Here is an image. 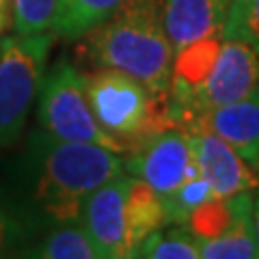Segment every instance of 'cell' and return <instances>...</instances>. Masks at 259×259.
Here are the masks:
<instances>
[{
  "label": "cell",
  "instance_id": "1",
  "mask_svg": "<svg viewBox=\"0 0 259 259\" xmlns=\"http://www.w3.org/2000/svg\"><path fill=\"white\" fill-rule=\"evenodd\" d=\"M119 173H125V160L117 151L93 143L59 141L37 127L5 166L0 188L28 246L48 227L78 221L82 199Z\"/></svg>",
  "mask_w": 259,
  "mask_h": 259
},
{
  "label": "cell",
  "instance_id": "2",
  "mask_svg": "<svg viewBox=\"0 0 259 259\" xmlns=\"http://www.w3.org/2000/svg\"><path fill=\"white\" fill-rule=\"evenodd\" d=\"M162 7L164 0H127L87 32L84 48L93 65L136 78L166 104L175 48L166 35Z\"/></svg>",
  "mask_w": 259,
  "mask_h": 259
},
{
  "label": "cell",
  "instance_id": "3",
  "mask_svg": "<svg viewBox=\"0 0 259 259\" xmlns=\"http://www.w3.org/2000/svg\"><path fill=\"white\" fill-rule=\"evenodd\" d=\"M91 110L119 153H132L166 123V104L143 82L112 67L84 76Z\"/></svg>",
  "mask_w": 259,
  "mask_h": 259
},
{
  "label": "cell",
  "instance_id": "4",
  "mask_svg": "<svg viewBox=\"0 0 259 259\" xmlns=\"http://www.w3.org/2000/svg\"><path fill=\"white\" fill-rule=\"evenodd\" d=\"M259 87V52L244 39L221 37V50L207 78L197 89L171 82L166 123L188 130L203 112L242 100Z\"/></svg>",
  "mask_w": 259,
  "mask_h": 259
},
{
  "label": "cell",
  "instance_id": "5",
  "mask_svg": "<svg viewBox=\"0 0 259 259\" xmlns=\"http://www.w3.org/2000/svg\"><path fill=\"white\" fill-rule=\"evenodd\" d=\"M54 32L11 35L0 41V149L20 141L39 97Z\"/></svg>",
  "mask_w": 259,
  "mask_h": 259
},
{
  "label": "cell",
  "instance_id": "6",
  "mask_svg": "<svg viewBox=\"0 0 259 259\" xmlns=\"http://www.w3.org/2000/svg\"><path fill=\"white\" fill-rule=\"evenodd\" d=\"M37 121L39 130L59 141L93 143L117 151L115 143L102 132L91 110L84 76L67 59H59L50 69H46L39 89Z\"/></svg>",
  "mask_w": 259,
  "mask_h": 259
},
{
  "label": "cell",
  "instance_id": "7",
  "mask_svg": "<svg viewBox=\"0 0 259 259\" xmlns=\"http://www.w3.org/2000/svg\"><path fill=\"white\" fill-rule=\"evenodd\" d=\"M123 160L125 173L147 182L160 197L180 188L188 177L199 175L190 136L175 125L162 127Z\"/></svg>",
  "mask_w": 259,
  "mask_h": 259
},
{
  "label": "cell",
  "instance_id": "8",
  "mask_svg": "<svg viewBox=\"0 0 259 259\" xmlns=\"http://www.w3.org/2000/svg\"><path fill=\"white\" fill-rule=\"evenodd\" d=\"M130 182L132 175L119 173L93 188L80 203L78 221L104 259L130 257L125 227V199Z\"/></svg>",
  "mask_w": 259,
  "mask_h": 259
},
{
  "label": "cell",
  "instance_id": "9",
  "mask_svg": "<svg viewBox=\"0 0 259 259\" xmlns=\"http://www.w3.org/2000/svg\"><path fill=\"white\" fill-rule=\"evenodd\" d=\"M199 173L212 186L214 197H231L257 188L250 164L227 141L212 132H188Z\"/></svg>",
  "mask_w": 259,
  "mask_h": 259
},
{
  "label": "cell",
  "instance_id": "10",
  "mask_svg": "<svg viewBox=\"0 0 259 259\" xmlns=\"http://www.w3.org/2000/svg\"><path fill=\"white\" fill-rule=\"evenodd\" d=\"M188 132L221 136L253 166L259 156V87L242 100L203 112Z\"/></svg>",
  "mask_w": 259,
  "mask_h": 259
},
{
  "label": "cell",
  "instance_id": "11",
  "mask_svg": "<svg viewBox=\"0 0 259 259\" xmlns=\"http://www.w3.org/2000/svg\"><path fill=\"white\" fill-rule=\"evenodd\" d=\"M231 5L233 0H164L162 20L173 48L223 37Z\"/></svg>",
  "mask_w": 259,
  "mask_h": 259
},
{
  "label": "cell",
  "instance_id": "12",
  "mask_svg": "<svg viewBox=\"0 0 259 259\" xmlns=\"http://www.w3.org/2000/svg\"><path fill=\"white\" fill-rule=\"evenodd\" d=\"M253 190L231 194L233 221L216 238L199 240L201 257L205 259H253L259 257L253 229Z\"/></svg>",
  "mask_w": 259,
  "mask_h": 259
},
{
  "label": "cell",
  "instance_id": "13",
  "mask_svg": "<svg viewBox=\"0 0 259 259\" xmlns=\"http://www.w3.org/2000/svg\"><path fill=\"white\" fill-rule=\"evenodd\" d=\"M22 257L37 259H100L95 244L80 221L59 223L30 240Z\"/></svg>",
  "mask_w": 259,
  "mask_h": 259
},
{
  "label": "cell",
  "instance_id": "14",
  "mask_svg": "<svg viewBox=\"0 0 259 259\" xmlns=\"http://www.w3.org/2000/svg\"><path fill=\"white\" fill-rule=\"evenodd\" d=\"M166 225L162 197L147 182L132 177L125 199V227H127V246L130 257H134L139 244L151 231Z\"/></svg>",
  "mask_w": 259,
  "mask_h": 259
},
{
  "label": "cell",
  "instance_id": "15",
  "mask_svg": "<svg viewBox=\"0 0 259 259\" xmlns=\"http://www.w3.org/2000/svg\"><path fill=\"white\" fill-rule=\"evenodd\" d=\"M125 3L127 0H59L54 35H61L63 39H82Z\"/></svg>",
  "mask_w": 259,
  "mask_h": 259
},
{
  "label": "cell",
  "instance_id": "16",
  "mask_svg": "<svg viewBox=\"0 0 259 259\" xmlns=\"http://www.w3.org/2000/svg\"><path fill=\"white\" fill-rule=\"evenodd\" d=\"M134 257L147 259H199V238L192 236V231L186 225L166 223L160 229L151 231L145 238Z\"/></svg>",
  "mask_w": 259,
  "mask_h": 259
},
{
  "label": "cell",
  "instance_id": "17",
  "mask_svg": "<svg viewBox=\"0 0 259 259\" xmlns=\"http://www.w3.org/2000/svg\"><path fill=\"white\" fill-rule=\"evenodd\" d=\"M221 50V37L201 39L175 50L173 59V84H182L186 89H197L207 78L209 69Z\"/></svg>",
  "mask_w": 259,
  "mask_h": 259
},
{
  "label": "cell",
  "instance_id": "18",
  "mask_svg": "<svg viewBox=\"0 0 259 259\" xmlns=\"http://www.w3.org/2000/svg\"><path fill=\"white\" fill-rule=\"evenodd\" d=\"M59 0H11V22L15 35L54 32Z\"/></svg>",
  "mask_w": 259,
  "mask_h": 259
},
{
  "label": "cell",
  "instance_id": "19",
  "mask_svg": "<svg viewBox=\"0 0 259 259\" xmlns=\"http://www.w3.org/2000/svg\"><path fill=\"white\" fill-rule=\"evenodd\" d=\"M212 197H214V190H212V186L203 180V175L199 173L194 177H188L180 188H175L173 192L162 197L166 223L186 225L188 216L192 214V209L199 207L203 201L212 199Z\"/></svg>",
  "mask_w": 259,
  "mask_h": 259
},
{
  "label": "cell",
  "instance_id": "20",
  "mask_svg": "<svg viewBox=\"0 0 259 259\" xmlns=\"http://www.w3.org/2000/svg\"><path fill=\"white\" fill-rule=\"evenodd\" d=\"M231 221H233V209L229 197H212L192 209V214L186 221V227L192 231L194 238L209 240L221 236L231 225Z\"/></svg>",
  "mask_w": 259,
  "mask_h": 259
},
{
  "label": "cell",
  "instance_id": "21",
  "mask_svg": "<svg viewBox=\"0 0 259 259\" xmlns=\"http://www.w3.org/2000/svg\"><path fill=\"white\" fill-rule=\"evenodd\" d=\"M223 37L244 39L259 52V0H233Z\"/></svg>",
  "mask_w": 259,
  "mask_h": 259
},
{
  "label": "cell",
  "instance_id": "22",
  "mask_svg": "<svg viewBox=\"0 0 259 259\" xmlns=\"http://www.w3.org/2000/svg\"><path fill=\"white\" fill-rule=\"evenodd\" d=\"M24 248H26V233L0 188V257H22Z\"/></svg>",
  "mask_w": 259,
  "mask_h": 259
},
{
  "label": "cell",
  "instance_id": "23",
  "mask_svg": "<svg viewBox=\"0 0 259 259\" xmlns=\"http://www.w3.org/2000/svg\"><path fill=\"white\" fill-rule=\"evenodd\" d=\"M11 22V0H0V35Z\"/></svg>",
  "mask_w": 259,
  "mask_h": 259
},
{
  "label": "cell",
  "instance_id": "24",
  "mask_svg": "<svg viewBox=\"0 0 259 259\" xmlns=\"http://www.w3.org/2000/svg\"><path fill=\"white\" fill-rule=\"evenodd\" d=\"M253 229H255V242H257V253H259V194L253 197Z\"/></svg>",
  "mask_w": 259,
  "mask_h": 259
},
{
  "label": "cell",
  "instance_id": "25",
  "mask_svg": "<svg viewBox=\"0 0 259 259\" xmlns=\"http://www.w3.org/2000/svg\"><path fill=\"white\" fill-rule=\"evenodd\" d=\"M250 168H253V173L257 177V186H259V156H257V160L253 162V166H250Z\"/></svg>",
  "mask_w": 259,
  "mask_h": 259
}]
</instances>
